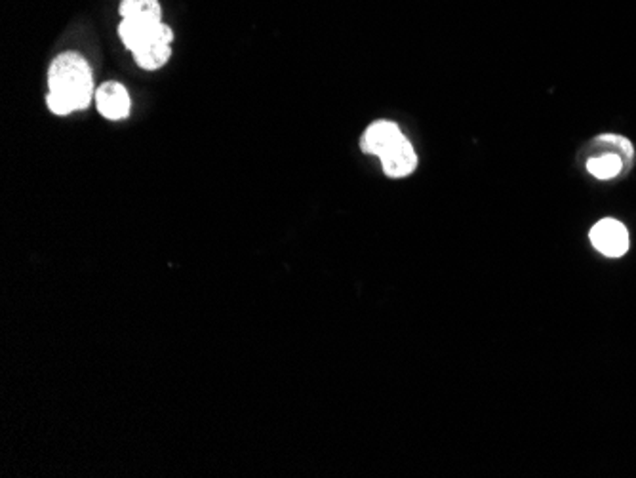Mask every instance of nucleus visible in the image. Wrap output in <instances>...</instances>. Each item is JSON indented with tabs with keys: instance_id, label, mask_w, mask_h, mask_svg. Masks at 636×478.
Wrapping results in <instances>:
<instances>
[{
	"instance_id": "423d86ee",
	"label": "nucleus",
	"mask_w": 636,
	"mask_h": 478,
	"mask_svg": "<svg viewBox=\"0 0 636 478\" xmlns=\"http://www.w3.org/2000/svg\"><path fill=\"white\" fill-rule=\"evenodd\" d=\"M381 160V168L385 172L387 178L393 179H400V178H408L409 174H414V170L418 168V155L414 145L408 141V137L404 136L391 151H387L383 157H379Z\"/></svg>"
},
{
	"instance_id": "7ed1b4c3",
	"label": "nucleus",
	"mask_w": 636,
	"mask_h": 478,
	"mask_svg": "<svg viewBox=\"0 0 636 478\" xmlns=\"http://www.w3.org/2000/svg\"><path fill=\"white\" fill-rule=\"evenodd\" d=\"M591 242L606 258H621L629 250V231L618 219H601L591 229Z\"/></svg>"
},
{
	"instance_id": "9d476101",
	"label": "nucleus",
	"mask_w": 636,
	"mask_h": 478,
	"mask_svg": "<svg viewBox=\"0 0 636 478\" xmlns=\"http://www.w3.org/2000/svg\"><path fill=\"white\" fill-rule=\"evenodd\" d=\"M599 141H601V143L618 145L620 149H623L625 157H627L629 160H632V157H634V147H632V143H631L627 137H623V136H615V134H604V136H599Z\"/></svg>"
},
{
	"instance_id": "6e6552de",
	"label": "nucleus",
	"mask_w": 636,
	"mask_h": 478,
	"mask_svg": "<svg viewBox=\"0 0 636 478\" xmlns=\"http://www.w3.org/2000/svg\"><path fill=\"white\" fill-rule=\"evenodd\" d=\"M122 19L158 24L162 22V8L158 0H122L118 8Z\"/></svg>"
},
{
	"instance_id": "39448f33",
	"label": "nucleus",
	"mask_w": 636,
	"mask_h": 478,
	"mask_svg": "<svg viewBox=\"0 0 636 478\" xmlns=\"http://www.w3.org/2000/svg\"><path fill=\"white\" fill-rule=\"evenodd\" d=\"M402 137V130L393 120H376L366 128L364 136L360 137V149L379 158L387 151H391Z\"/></svg>"
},
{
	"instance_id": "0eeeda50",
	"label": "nucleus",
	"mask_w": 636,
	"mask_h": 478,
	"mask_svg": "<svg viewBox=\"0 0 636 478\" xmlns=\"http://www.w3.org/2000/svg\"><path fill=\"white\" fill-rule=\"evenodd\" d=\"M136 64L146 69V71H156L168 64V59L172 56V45L162 43V40H155L146 46H141L132 52Z\"/></svg>"
},
{
	"instance_id": "f257e3e1",
	"label": "nucleus",
	"mask_w": 636,
	"mask_h": 478,
	"mask_svg": "<svg viewBox=\"0 0 636 478\" xmlns=\"http://www.w3.org/2000/svg\"><path fill=\"white\" fill-rule=\"evenodd\" d=\"M94 78L88 61L78 52L59 54L48 71V109L54 115L66 117L90 106Z\"/></svg>"
},
{
	"instance_id": "1a4fd4ad",
	"label": "nucleus",
	"mask_w": 636,
	"mask_h": 478,
	"mask_svg": "<svg viewBox=\"0 0 636 478\" xmlns=\"http://www.w3.org/2000/svg\"><path fill=\"white\" fill-rule=\"evenodd\" d=\"M587 170L591 176H594L597 179H613L615 176H620L621 170H623V160L620 155H613V153H606L602 157H597V158H591L587 162Z\"/></svg>"
},
{
	"instance_id": "f03ea898",
	"label": "nucleus",
	"mask_w": 636,
	"mask_h": 478,
	"mask_svg": "<svg viewBox=\"0 0 636 478\" xmlns=\"http://www.w3.org/2000/svg\"><path fill=\"white\" fill-rule=\"evenodd\" d=\"M118 36L125 46L134 52L141 46H146L155 40H162V43L172 45L174 33L172 29L164 24H147V22H137V19H122L118 25Z\"/></svg>"
},
{
	"instance_id": "20e7f679",
	"label": "nucleus",
	"mask_w": 636,
	"mask_h": 478,
	"mask_svg": "<svg viewBox=\"0 0 636 478\" xmlns=\"http://www.w3.org/2000/svg\"><path fill=\"white\" fill-rule=\"evenodd\" d=\"M94 97L101 117L115 122L128 118L132 109V99L125 85H120V82L115 80L104 82V85L96 90Z\"/></svg>"
}]
</instances>
